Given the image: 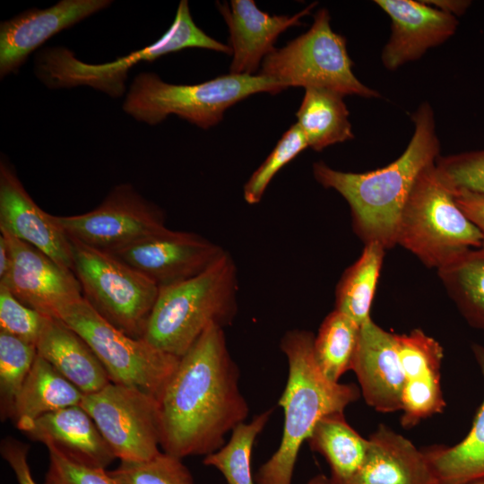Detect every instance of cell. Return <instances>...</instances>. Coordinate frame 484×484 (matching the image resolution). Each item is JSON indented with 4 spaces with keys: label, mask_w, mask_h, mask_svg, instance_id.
Instances as JSON below:
<instances>
[{
    "label": "cell",
    "mask_w": 484,
    "mask_h": 484,
    "mask_svg": "<svg viewBox=\"0 0 484 484\" xmlns=\"http://www.w3.org/2000/svg\"><path fill=\"white\" fill-rule=\"evenodd\" d=\"M49 464L44 484H117L102 468L76 463L52 446H47Z\"/></svg>",
    "instance_id": "8d00e7d4"
},
{
    "label": "cell",
    "mask_w": 484,
    "mask_h": 484,
    "mask_svg": "<svg viewBox=\"0 0 484 484\" xmlns=\"http://www.w3.org/2000/svg\"><path fill=\"white\" fill-rule=\"evenodd\" d=\"M391 19L392 32L381 59L387 70H396L420 58L429 48L452 37L457 27L455 16L424 1L376 0Z\"/></svg>",
    "instance_id": "2e32d148"
},
{
    "label": "cell",
    "mask_w": 484,
    "mask_h": 484,
    "mask_svg": "<svg viewBox=\"0 0 484 484\" xmlns=\"http://www.w3.org/2000/svg\"><path fill=\"white\" fill-rule=\"evenodd\" d=\"M349 110L343 96L324 89H305L296 113L297 125L308 147L320 151L335 143L353 139Z\"/></svg>",
    "instance_id": "484cf974"
},
{
    "label": "cell",
    "mask_w": 484,
    "mask_h": 484,
    "mask_svg": "<svg viewBox=\"0 0 484 484\" xmlns=\"http://www.w3.org/2000/svg\"><path fill=\"white\" fill-rule=\"evenodd\" d=\"M451 176L457 187L484 194V149L458 154Z\"/></svg>",
    "instance_id": "74e56055"
},
{
    "label": "cell",
    "mask_w": 484,
    "mask_h": 484,
    "mask_svg": "<svg viewBox=\"0 0 484 484\" xmlns=\"http://www.w3.org/2000/svg\"><path fill=\"white\" fill-rule=\"evenodd\" d=\"M20 430L31 440L52 446L82 465L106 469L117 458L94 420L81 406L46 413Z\"/></svg>",
    "instance_id": "ffe728a7"
},
{
    "label": "cell",
    "mask_w": 484,
    "mask_h": 484,
    "mask_svg": "<svg viewBox=\"0 0 484 484\" xmlns=\"http://www.w3.org/2000/svg\"><path fill=\"white\" fill-rule=\"evenodd\" d=\"M48 318L22 303L5 286L0 285V331L36 345Z\"/></svg>",
    "instance_id": "e575fe53"
},
{
    "label": "cell",
    "mask_w": 484,
    "mask_h": 484,
    "mask_svg": "<svg viewBox=\"0 0 484 484\" xmlns=\"http://www.w3.org/2000/svg\"><path fill=\"white\" fill-rule=\"evenodd\" d=\"M471 484H484V480H480L472 482V483H471Z\"/></svg>",
    "instance_id": "ee69618b"
},
{
    "label": "cell",
    "mask_w": 484,
    "mask_h": 484,
    "mask_svg": "<svg viewBox=\"0 0 484 484\" xmlns=\"http://www.w3.org/2000/svg\"><path fill=\"white\" fill-rule=\"evenodd\" d=\"M37 353L84 394L111 380L90 345L64 321L49 316L36 343Z\"/></svg>",
    "instance_id": "7402d4cb"
},
{
    "label": "cell",
    "mask_w": 484,
    "mask_h": 484,
    "mask_svg": "<svg viewBox=\"0 0 484 484\" xmlns=\"http://www.w3.org/2000/svg\"><path fill=\"white\" fill-rule=\"evenodd\" d=\"M305 484H334L333 481L331 480L330 477H327L324 474H317L311 478L307 483Z\"/></svg>",
    "instance_id": "7bdbcfd3"
},
{
    "label": "cell",
    "mask_w": 484,
    "mask_h": 484,
    "mask_svg": "<svg viewBox=\"0 0 484 484\" xmlns=\"http://www.w3.org/2000/svg\"><path fill=\"white\" fill-rule=\"evenodd\" d=\"M108 473L117 484H194L182 459L165 452L147 461H120Z\"/></svg>",
    "instance_id": "d6a6232c"
},
{
    "label": "cell",
    "mask_w": 484,
    "mask_h": 484,
    "mask_svg": "<svg viewBox=\"0 0 484 484\" xmlns=\"http://www.w3.org/2000/svg\"><path fill=\"white\" fill-rule=\"evenodd\" d=\"M360 326L335 309L323 320L314 339V356L319 369L329 380L339 382L351 370Z\"/></svg>",
    "instance_id": "f1b7e54d"
},
{
    "label": "cell",
    "mask_w": 484,
    "mask_h": 484,
    "mask_svg": "<svg viewBox=\"0 0 484 484\" xmlns=\"http://www.w3.org/2000/svg\"><path fill=\"white\" fill-rule=\"evenodd\" d=\"M307 148L308 144L302 131L297 123L292 125L245 184V201L249 204L258 203L274 176Z\"/></svg>",
    "instance_id": "836d02e7"
},
{
    "label": "cell",
    "mask_w": 484,
    "mask_h": 484,
    "mask_svg": "<svg viewBox=\"0 0 484 484\" xmlns=\"http://www.w3.org/2000/svg\"><path fill=\"white\" fill-rule=\"evenodd\" d=\"M0 232L37 247L62 267L73 271L70 238L54 215L44 212L30 197L13 168L0 162Z\"/></svg>",
    "instance_id": "9a60e30c"
},
{
    "label": "cell",
    "mask_w": 484,
    "mask_h": 484,
    "mask_svg": "<svg viewBox=\"0 0 484 484\" xmlns=\"http://www.w3.org/2000/svg\"><path fill=\"white\" fill-rule=\"evenodd\" d=\"M445 407L440 377L421 382H404L401 424L411 428L421 420L443 412Z\"/></svg>",
    "instance_id": "d590c367"
},
{
    "label": "cell",
    "mask_w": 484,
    "mask_h": 484,
    "mask_svg": "<svg viewBox=\"0 0 484 484\" xmlns=\"http://www.w3.org/2000/svg\"><path fill=\"white\" fill-rule=\"evenodd\" d=\"M226 252L198 234L167 229L109 254L163 288L202 273Z\"/></svg>",
    "instance_id": "4fadbf2b"
},
{
    "label": "cell",
    "mask_w": 484,
    "mask_h": 484,
    "mask_svg": "<svg viewBox=\"0 0 484 484\" xmlns=\"http://www.w3.org/2000/svg\"><path fill=\"white\" fill-rule=\"evenodd\" d=\"M359 471L346 484H438L424 450L385 425L368 437Z\"/></svg>",
    "instance_id": "44dd1931"
},
{
    "label": "cell",
    "mask_w": 484,
    "mask_h": 484,
    "mask_svg": "<svg viewBox=\"0 0 484 484\" xmlns=\"http://www.w3.org/2000/svg\"><path fill=\"white\" fill-rule=\"evenodd\" d=\"M424 2L455 17L462 14L471 4L470 1L464 0H430Z\"/></svg>",
    "instance_id": "60d3db41"
},
{
    "label": "cell",
    "mask_w": 484,
    "mask_h": 484,
    "mask_svg": "<svg viewBox=\"0 0 484 484\" xmlns=\"http://www.w3.org/2000/svg\"><path fill=\"white\" fill-rule=\"evenodd\" d=\"M54 219L71 240L108 253L168 229L162 210L129 184L116 186L92 211Z\"/></svg>",
    "instance_id": "7c38bea8"
},
{
    "label": "cell",
    "mask_w": 484,
    "mask_h": 484,
    "mask_svg": "<svg viewBox=\"0 0 484 484\" xmlns=\"http://www.w3.org/2000/svg\"><path fill=\"white\" fill-rule=\"evenodd\" d=\"M288 88L264 75L229 73L198 84H171L156 73L138 74L126 94L124 111L151 125L176 115L203 129L219 124L224 112L249 96L276 94Z\"/></svg>",
    "instance_id": "5b68a950"
},
{
    "label": "cell",
    "mask_w": 484,
    "mask_h": 484,
    "mask_svg": "<svg viewBox=\"0 0 484 484\" xmlns=\"http://www.w3.org/2000/svg\"><path fill=\"white\" fill-rule=\"evenodd\" d=\"M12 253L6 237L0 232V282H3L10 272Z\"/></svg>",
    "instance_id": "b9f144b4"
},
{
    "label": "cell",
    "mask_w": 484,
    "mask_h": 484,
    "mask_svg": "<svg viewBox=\"0 0 484 484\" xmlns=\"http://www.w3.org/2000/svg\"><path fill=\"white\" fill-rule=\"evenodd\" d=\"M315 335L307 330L288 331L281 341L289 375L279 400L284 411L281 440L275 453L263 463L255 484H291L301 445L324 417L343 412L360 396L354 384L329 380L319 369L314 356Z\"/></svg>",
    "instance_id": "3957f363"
},
{
    "label": "cell",
    "mask_w": 484,
    "mask_h": 484,
    "mask_svg": "<svg viewBox=\"0 0 484 484\" xmlns=\"http://www.w3.org/2000/svg\"><path fill=\"white\" fill-rule=\"evenodd\" d=\"M437 272L466 322L484 330V246L466 251Z\"/></svg>",
    "instance_id": "83f0119b"
},
{
    "label": "cell",
    "mask_w": 484,
    "mask_h": 484,
    "mask_svg": "<svg viewBox=\"0 0 484 484\" xmlns=\"http://www.w3.org/2000/svg\"><path fill=\"white\" fill-rule=\"evenodd\" d=\"M385 252V247L378 243L365 244L359 259L344 271L337 284L334 309L359 325L371 318Z\"/></svg>",
    "instance_id": "4316f807"
},
{
    "label": "cell",
    "mask_w": 484,
    "mask_h": 484,
    "mask_svg": "<svg viewBox=\"0 0 484 484\" xmlns=\"http://www.w3.org/2000/svg\"><path fill=\"white\" fill-rule=\"evenodd\" d=\"M71 242L73 272L83 298L113 326L130 337L143 339L160 288L111 254Z\"/></svg>",
    "instance_id": "9c48e42d"
},
{
    "label": "cell",
    "mask_w": 484,
    "mask_h": 484,
    "mask_svg": "<svg viewBox=\"0 0 484 484\" xmlns=\"http://www.w3.org/2000/svg\"><path fill=\"white\" fill-rule=\"evenodd\" d=\"M0 452L13 470L19 484H38L31 475L28 463L29 445L8 436L2 440Z\"/></svg>",
    "instance_id": "f35d334b"
},
{
    "label": "cell",
    "mask_w": 484,
    "mask_h": 484,
    "mask_svg": "<svg viewBox=\"0 0 484 484\" xmlns=\"http://www.w3.org/2000/svg\"><path fill=\"white\" fill-rule=\"evenodd\" d=\"M222 327L210 325L179 359L160 400V445L177 458L208 455L249 408Z\"/></svg>",
    "instance_id": "6da1fadb"
},
{
    "label": "cell",
    "mask_w": 484,
    "mask_h": 484,
    "mask_svg": "<svg viewBox=\"0 0 484 484\" xmlns=\"http://www.w3.org/2000/svg\"><path fill=\"white\" fill-rule=\"evenodd\" d=\"M57 318L92 349L112 383L137 389L160 400L179 359L130 337L100 316L82 298L64 308Z\"/></svg>",
    "instance_id": "30bf717a"
},
{
    "label": "cell",
    "mask_w": 484,
    "mask_h": 484,
    "mask_svg": "<svg viewBox=\"0 0 484 484\" xmlns=\"http://www.w3.org/2000/svg\"><path fill=\"white\" fill-rule=\"evenodd\" d=\"M80 406L120 461H147L160 453V405L154 397L111 382L84 394Z\"/></svg>",
    "instance_id": "8fae6325"
},
{
    "label": "cell",
    "mask_w": 484,
    "mask_h": 484,
    "mask_svg": "<svg viewBox=\"0 0 484 484\" xmlns=\"http://www.w3.org/2000/svg\"><path fill=\"white\" fill-rule=\"evenodd\" d=\"M307 441L310 448L327 462L334 484H346L359 471L369 444L368 438L363 437L347 422L343 412L321 419Z\"/></svg>",
    "instance_id": "d4e9b609"
},
{
    "label": "cell",
    "mask_w": 484,
    "mask_h": 484,
    "mask_svg": "<svg viewBox=\"0 0 484 484\" xmlns=\"http://www.w3.org/2000/svg\"><path fill=\"white\" fill-rule=\"evenodd\" d=\"M197 48L231 55L229 46L207 35L194 22L188 2L180 1L173 22L154 43L104 64H87L64 48H45L36 56L35 73L49 88L90 86L112 98L125 91L128 72L135 65L153 61L164 55L185 48Z\"/></svg>",
    "instance_id": "52a82bcc"
},
{
    "label": "cell",
    "mask_w": 484,
    "mask_h": 484,
    "mask_svg": "<svg viewBox=\"0 0 484 484\" xmlns=\"http://www.w3.org/2000/svg\"><path fill=\"white\" fill-rule=\"evenodd\" d=\"M453 189L458 206L480 231L481 246H484V194L461 188Z\"/></svg>",
    "instance_id": "ab89813d"
},
{
    "label": "cell",
    "mask_w": 484,
    "mask_h": 484,
    "mask_svg": "<svg viewBox=\"0 0 484 484\" xmlns=\"http://www.w3.org/2000/svg\"><path fill=\"white\" fill-rule=\"evenodd\" d=\"M269 409L253 419L236 426L229 442L219 450L206 455V466L216 468L224 476L227 484H255L251 471V455L255 441L272 414Z\"/></svg>",
    "instance_id": "f546056e"
},
{
    "label": "cell",
    "mask_w": 484,
    "mask_h": 484,
    "mask_svg": "<svg viewBox=\"0 0 484 484\" xmlns=\"http://www.w3.org/2000/svg\"><path fill=\"white\" fill-rule=\"evenodd\" d=\"M35 344L0 331V415L13 417L16 398L37 356Z\"/></svg>",
    "instance_id": "4dcf8cb0"
},
{
    "label": "cell",
    "mask_w": 484,
    "mask_h": 484,
    "mask_svg": "<svg viewBox=\"0 0 484 484\" xmlns=\"http://www.w3.org/2000/svg\"><path fill=\"white\" fill-rule=\"evenodd\" d=\"M12 265L0 282L24 305L48 316L57 317L65 307L83 298L73 271L56 263L48 255L8 234Z\"/></svg>",
    "instance_id": "5bb4252c"
},
{
    "label": "cell",
    "mask_w": 484,
    "mask_h": 484,
    "mask_svg": "<svg viewBox=\"0 0 484 484\" xmlns=\"http://www.w3.org/2000/svg\"><path fill=\"white\" fill-rule=\"evenodd\" d=\"M110 0H62L47 9H30L0 26V75L26 61L46 40L110 5Z\"/></svg>",
    "instance_id": "e0dca14e"
},
{
    "label": "cell",
    "mask_w": 484,
    "mask_h": 484,
    "mask_svg": "<svg viewBox=\"0 0 484 484\" xmlns=\"http://www.w3.org/2000/svg\"><path fill=\"white\" fill-rule=\"evenodd\" d=\"M414 132L402 154L384 168L363 173L333 169L324 161L313 164L315 179L338 192L348 203L355 233L364 244L385 249L396 246L399 220L422 170L440 156L434 112L422 103L412 116Z\"/></svg>",
    "instance_id": "7a4b0ae2"
},
{
    "label": "cell",
    "mask_w": 484,
    "mask_h": 484,
    "mask_svg": "<svg viewBox=\"0 0 484 484\" xmlns=\"http://www.w3.org/2000/svg\"><path fill=\"white\" fill-rule=\"evenodd\" d=\"M398 351L405 382L440 377L444 350L420 329L397 334Z\"/></svg>",
    "instance_id": "1f68e13d"
},
{
    "label": "cell",
    "mask_w": 484,
    "mask_h": 484,
    "mask_svg": "<svg viewBox=\"0 0 484 484\" xmlns=\"http://www.w3.org/2000/svg\"><path fill=\"white\" fill-rule=\"evenodd\" d=\"M484 380V346L471 345ZM438 484H471L484 480V398L468 434L457 444L424 450Z\"/></svg>",
    "instance_id": "603a6c76"
},
{
    "label": "cell",
    "mask_w": 484,
    "mask_h": 484,
    "mask_svg": "<svg viewBox=\"0 0 484 484\" xmlns=\"http://www.w3.org/2000/svg\"><path fill=\"white\" fill-rule=\"evenodd\" d=\"M346 39L333 30L325 8L318 10L307 31L275 48L262 62L258 74L273 78L289 87L324 89L341 96L379 98L352 71Z\"/></svg>",
    "instance_id": "ba28073f"
},
{
    "label": "cell",
    "mask_w": 484,
    "mask_h": 484,
    "mask_svg": "<svg viewBox=\"0 0 484 484\" xmlns=\"http://www.w3.org/2000/svg\"><path fill=\"white\" fill-rule=\"evenodd\" d=\"M315 3L294 15H270L253 0H231L217 4L229 31L232 61L229 73L254 75L263 60L275 50L278 37L301 24Z\"/></svg>",
    "instance_id": "d6986e66"
},
{
    "label": "cell",
    "mask_w": 484,
    "mask_h": 484,
    "mask_svg": "<svg viewBox=\"0 0 484 484\" xmlns=\"http://www.w3.org/2000/svg\"><path fill=\"white\" fill-rule=\"evenodd\" d=\"M84 393L37 354L16 398L13 419L21 429L40 416L80 406Z\"/></svg>",
    "instance_id": "cb8c5ba5"
},
{
    "label": "cell",
    "mask_w": 484,
    "mask_h": 484,
    "mask_svg": "<svg viewBox=\"0 0 484 484\" xmlns=\"http://www.w3.org/2000/svg\"><path fill=\"white\" fill-rule=\"evenodd\" d=\"M238 271L226 252L202 273L160 288L143 340L182 357L212 324L229 325L238 309Z\"/></svg>",
    "instance_id": "277c9868"
},
{
    "label": "cell",
    "mask_w": 484,
    "mask_h": 484,
    "mask_svg": "<svg viewBox=\"0 0 484 484\" xmlns=\"http://www.w3.org/2000/svg\"><path fill=\"white\" fill-rule=\"evenodd\" d=\"M351 370L367 405L385 413L402 411L405 378L396 333L385 331L372 318L361 324Z\"/></svg>",
    "instance_id": "ac0fdd59"
},
{
    "label": "cell",
    "mask_w": 484,
    "mask_h": 484,
    "mask_svg": "<svg viewBox=\"0 0 484 484\" xmlns=\"http://www.w3.org/2000/svg\"><path fill=\"white\" fill-rule=\"evenodd\" d=\"M396 245L437 271L482 246V235L458 206L436 161L419 175L403 207Z\"/></svg>",
    "instance_id": "8992f818"
}]
</instances>
